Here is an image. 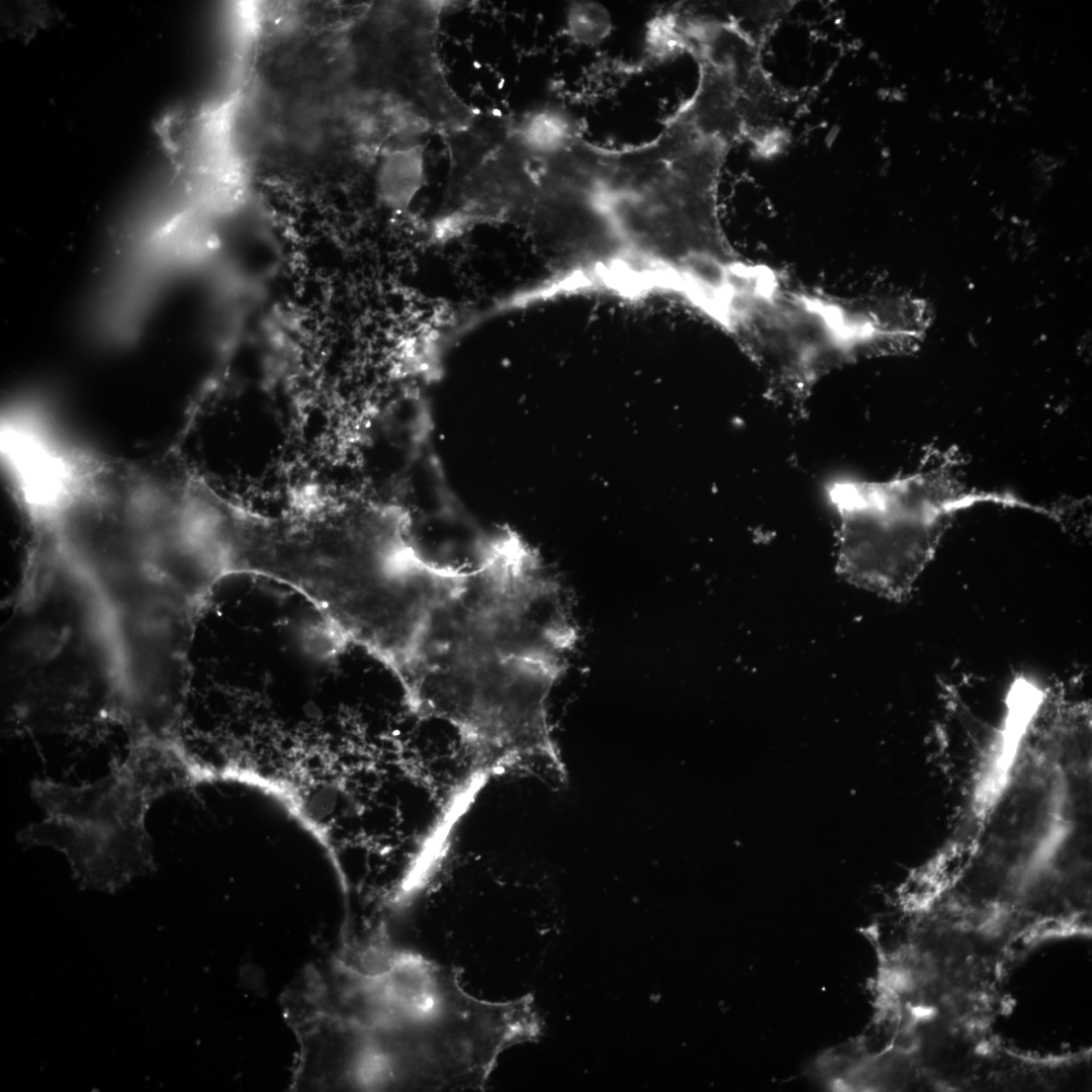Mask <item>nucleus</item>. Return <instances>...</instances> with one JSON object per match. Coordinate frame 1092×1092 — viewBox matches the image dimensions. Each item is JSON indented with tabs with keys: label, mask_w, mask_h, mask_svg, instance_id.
Wrapping results in <instances>:
<instances>
[{
	"label": "nucleus",
	"mask_w": 1092,
	"mask_h": 1092,
	"mask_svg": "<svg viewBox=\"0 0 1092 1092\" xmlns=\"http://www.w3.org/2000/svg\"><path fill=\"white\" fill-rule=\"evenodd\" d=\"M575 639L560 583L521 539L497 538L434 609L404 703L464 738L503 739L549 698Z\"/></svg>",
	"instance_id": "obj_1"
},
{
	"label": "nucleus",
	"mask_w": 1092,
	"mask_h": 1092,
	"mask_svg": "<svg viewBox=\"0 0 1092 1092\" xmlns=\"http://www.w3.org/2000/svg\"><path fill=\"white\" fill-rule=\"evenodd\" d=\"M353 1025L366 1088L482 1090L500 1055L537 1040L531 995L492 1002L459 975L393 948L367 976Z\"/></svg>",
	"instance_id": "obj_2"
},
{
	"label": "nucleus",
	"mask_w": 1092,
	"mask_h": 1092,
	"mask_svg": "<svg viewBox=\"0 0 1092 1092\" xmlns=\"http://www.w3.org/2000/svg\"><path fill=\"white\" fill-rule=\"evenodd\" d=\"M196 779L185 751L159 742L129 744L103 778L83 786L31 783L46 818L20 833L26 845L62 851L82 889L113 893L156 870L145 819L160 797Z\"/></svg>",
	"instance_id": "obj_3"
},
{
	"label": "nucleus",
	"mask_w": 1092,
	"mask_h": 1092,
	"mask_svg": "<svg viewBox=\"0 0 1092 1092\" xmlns=\"http://www.w3.org/2000/svg\"><path fill=\"white\" fill-rule=\"evenodd\" d=\"M379 506L344 503L281 517L239 506L223 532L228 574L252 573L290 585L336 633L357 614L385 542Z\"/></svg>",
	"instance_id": "obj_4"
},
{
	"label": "nucleus",
	"mask_w": 1092,
	"mask_h": 1092,
	"mask_svg": "<svg viewBox=\"0 0 1092 1092\" xmlns=\"http://www.w3.org/2000/svg\"><path fill=\"white\" fill-rule=\"evenodd\" d=\"M828 497L840 520L838 571L892 600L912 590L957 513L981 504L1028 507L1009 494L966 489L944 468L886 481L835 480Z\"/></svg>",
	"instance_id": "obj_5"
},
{
	"label": "nucleus",
	"mask_w": 1092,
	"mask_h": 1092,
	"mask_svg": "<svg viewBox=\"0 0 1092 1092\" xmlns=\"http://www.w3.org/2000/svg\"><path fill=\"white\" fill-rule=\"evenodd\" d=\"M423 144H411L386 151L377 166L375 190L387 208L403 210L424 183Z\"/></svg>",
	"instance_id": "obj_6"
},
{
	"label": "nucleus",
	"mask_w": 1092,
	"mask_h": 1092,
	"mask_svg": "<svg viewBox=\"0 0 1092 1092\" xmlns=\"http://www.w3.org/2000/svg\"><path fill=\"white\" fill-rule=\"evenodd\" d=\"M519 143L534 155H549L577 134L572 121L557 109L544 108L511 122Z\"/></svg>",
	"instance_id": "obj_7"
},
{
	"label": "nucleus",
	"mask_w": 1092,
	"mask_h": 1092,
	"mask_svg": "<svg viewBox=\"0 0 1092 1092\" xmlns=\"http://www.w3.org/2000/svg\"><path fill=\"white\" fill-rule=\"evenodd\" d=\"M349 1027H350V1026H349ZM351 1031H352V1030H351ZM352 1033H353V1032H352ZM352 1035H353V1040H354V1044H355V1050H356V1055H357V1049H356V1043H355V1038H354V1034H352ZM357 1063H358V1058H357ZM357 1087H358V1064H357Z\"/></svg>",
	"instance_id": "obj_8"
}]
</instances>
